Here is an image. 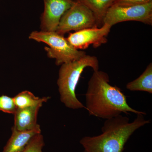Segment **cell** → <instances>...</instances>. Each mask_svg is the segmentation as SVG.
<instances>
[{
  "label": "cell",
  "instance_id": "obj_1",
  "mask_svg": "<svg viewBox=\"0 0 152 152\" xmlns=\"http://www.w3.org/2000/svg\"><path fill=\"white\" fill-rule=\"evenodd\" d=\"M109 83L107 73L99 70L94 71L86 94L85 107L90 115L107 120L123 113L146 115L131 107L121 89Z\"/></svg>",
  "mask_w": 152,
  "mask_h": 152
},
{
  "label": "cell",
  "instance_id": "obj_2",
  "mask_svg": "<svg viewBox=\"0 0 152 152\" xmlns=\"http://www.w3.org/2000/svg\"><path fill=\"white\" fill-rule=\"evenodd\" d=\"M130 122L128 117L120 115L106 120L99 135L86 136L80 143L86 152H123L126 143L137 130L150 124L143 114H137Z\"/></svg>",
  "mask_w": 152,
  "mask_h": 152
},
{
  "label": "cell",
  "instance_id": "obj_3",
  "mask_svg": "<svg viewBox=\"0 0 152 152\" xmlns=\"http://www.w3.org/2000/svg\"><path fill=\"white\" fill-rule=\"evenodd\" d=\"M87 67L91 68L94 71L99 70V62L96 57L86 55L61 66L57 84L61 102L69 108H86L76 96L75 91L81 74Z\"/></svg>",
  "mask_w": 152,
  "mask_h": 152
},
{
  "label": "cell",
  "instance_id": "obj_4",
  "mask_svg": "<svg viewBox=\"0 0 152 152\" xmlns=\"http://www.w3.org/2000/svg\"><path fill=\"white\" fill-rule=\"evenodd\" d=\"M29 38L48 45L49 48L45 47V50L48 56L55 59L57 65L78 60L87 55L83 51L75 48L67 38L56 31H34Z\"/></svg>",
  "mask_w": 152,
  "mask_h": 152
},
{
  "label": "cell",
  "instance_id": "obj_5",
  "mask_svg": "<svg viewBox=\"0 0 152 152\" xmlns=\"http://www.w3.org/2000/svg\"><path fill=\"white\" fill-rule=\"evenodd\" d=\"M99 27L95 15L84 4L74 0L72 5L60 20L56 32L64 35L71 31Z\"/></svg>",
  "mask_w": 152,
  "mask_h": 152
},
{
  "label": "cell",
  "instance_id": "obj_6",
  "mask_svg": "<svg viewBox=\"0 0 152 152\" xmlns=\"http://www.w3.org/2000/svg\"><path fill=\"white\" fill-rule=\"evenodd\" d=\"M135 21L152 24V1L145 4L133 6L113 5L104 17L103 25L111 26L121 22Z\"/></svg>",
  "mask_w": 152,
  "mask_h": 152
},
{
  "label": "cell",
  "instance_id": "obj_7",
  "mask_svg": "<svg viewBox=\"0 0 152 152\" xmlns=\"http://www.w3.org/2000/svg\"><path fill=\"white\" fill-rule=\"evenodd\" d=\"M112 26L104 24L100 27L87 28L71 33L67 38L75 48L85 50L91 45L97 48L107 42L106 37L110 31Z\"/></svg>",
  "mask_w": 152,
  "mask_h": 152
},
{
  "label": "cell",
  "instance_id": "obj_8",
  "mask_svg": "<svg viewBox=\"0 0 152 152\" xmlns=\"http://www.w3.org/2000/svg\"><path fill=\"white\" fill-rule=\"evenodd\" d=\"M44 11L41 19V31H56L60 20L74 0H43Z\"/></svg>",
  "mask_w": 152,
  "mask_h": 152
},
{
  "label": "cell",
  "instance_id": "obj_9",
  "mask_svg": "<svg viewBox=\"0 0 152 152\" xmlns=\"http://www.w3.org/2000/svg\"><path fill=\"white\" fill-rule=\"evenodd\" d=\"M40 106L17 108L14 113V126L13 129L17 131L24 132L34 129L40 126L37 124L38 112Z\"/></svg>",
  "mask_w": 152,
  "mask_h": 152
},
{
  "label": "cell",
  "instance_id": "obj_10",
  "mask_svg": "<svg viewBox=\"0 0 152 152\" xmlns=\"http://www.w3.org/2000/svg\"><path fill=\"white\" fill-rule=\"evenodd\" d=\"M12 135L2 152H23L32 139L41 133L40 126L32 130L24 132L17 131L12 128Z\"/></svg>",
  "mask_w": 152,
  "mask_h": 152
},
{
  "label": "cell",
  "instance_id": "obj_11",
  "mask_svg": "<svg viewBox=\"0 0 152 152\" xmlns=\"http://www.w3.org/2000/svg\"><path fill=\"white\" fill-rule=\"evenodd\" d=\"M126 88L132 91H144L152 94V63H150L137 78L127 84Z\"/></svg>",
  "mask_w": 152,
  "mask_h": 152
},
{
  "label": "cell",
  "instance_id": "obj_12",
  "mask_svg": "<svg viewBox=\"0 0 152 152\" xmlns=\"http://www.w3.org/2000/svg\"><path fill=\"white\" fill-rule=\"evenodd\" d=\"M90 9L95 15L99 27L103 25V20L108 9L115 0H77Z\"/></svg>",
  "mask_w": 152,
  "mask_h": 152
},
{
  "label": "cell",
  "instance_id": "obj_13",
  "mask_svg": "<svg viewBox=\"0 0 152 152\" xmlns=\"http://www.w3.org/2000/svg\"><path fill=\"white\" fill-rule=\"evenodd\" d=\"M13 98L14 103L17 108L23 109L32 107H42L44 102H47L48 97L40 98L36 97L29 91H23Z\"/></svg>",
  "mask_w": 152,
  "mask_h": 152
},
{
  "label": "cell",
  "instance_id": "obj_14",
  "mask_svg": "<svg viewBox=\"0 0 152 152\" xmlns=\"http://www.w3.org/2000/svg\"><path fill=\"white\" fill-rule=\"evenodd\" d=\"M44 145L43 137L41 134H38L32 139L23 152H43Z\"/></svg>",
  "mask_w": 152,
  "mask_h": 152
},
{
  "label": "cell",
  "instance_id": "obj_15",
  "mask_svg": "<svg viewBox=\"0 0 152 152\" xmlns=\"http://www.w3.org/2000/svg\"><path fill=\"white\" fill-rule=\"evenodd\" d=\"M16 109L13 98L5 95L0 96V111L7 113L14 114Z\"/></svg>",
  "mask_w": 152,
  "mask_h": 152
},
{
  "label": "cell",
  "instance_id": "obj_16",
  "mask_svg": "<svg viewBox=\"0 0 152 152\" xmlns=\"http://www.w3.org/2000/svg\"><path fill=\"white\" fill-rule=\"evenodd\" d=\"M151 1L152 0H115L113 4L121 6H133L145 4Z\"/></svg>",
  "mask_w": 152,
  "mask_h": 152
},
{
  "label": "cell",
  "instance_id": "obj_17",
  "mask_svg": "<svg viewBox=\"0 0 152 152\" xmlns=\"http://www.w3.org/2000/svg\"><path fill=\"white\" fill-rule=\"evenodd\" d=\"M83 152H86V151H83Z\"/></svg>",
  "mask_w": 152,
  "mask_h": 152
}]
</instances>
